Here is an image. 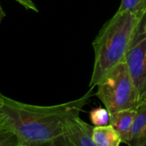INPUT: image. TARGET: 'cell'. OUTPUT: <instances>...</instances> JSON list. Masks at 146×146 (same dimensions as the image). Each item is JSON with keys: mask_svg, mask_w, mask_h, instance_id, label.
<instances>
[{"mask_svg": "<svg viewBox=\"0 0 146 146\" xmlns=\"http://www.w3.org/2000/svg\"><path fill=\"white\" fill-rule=\"evenodd\" d=\"M94 88L76 100L50 106L19 102L0 94V128L14 133L19 146L51 145L68 120L80 115Z\"/></svg>", "mask_w": 146, "mask_h": 146, "instance_id": "cell-1", "label": "cell"}, {"mask_svg": "<svg viewBox=\"0 0 146 146\" xmlns=\"http://www.w3.org/2000/svg\"><path fill=\"white\" fill-rule=\"evenodd\" d=\"M141 15L118 12L106 21L92 42L95 53L89 88H94L117 64L125 61L135 29Z\"/></svg>", "mask_w": 146, "mask_h": 146, "instance_id": "cell-2", "label": "cell"}, {"mask_svg": "<svg viewBox=\"0 0 146 146\" xmlns=\"http://www.w3.org/2000/svg\"><path fill=\"white\" fill-rule=\"evenodd\" d=\"M96 96L110 114L127 109H136L140 99L125 61L117 64L100 81Z\"/></svg>", "mask_w": 146, "mask_h": 146, "instance_id": "cell-3", "label": "cell"}, {"mask_svg": "<svg viewBox=\"0 0 146 146\" xmlns=\"http://www.w3.org/2000/svg\"><path fill=\"white\" fill-rule=\"evenodd\" d=\"M141 101H146V11L135 29L125 58Z\"/></svg>", "mask_w": 146, "mask_h": 146, "instance_id": "cell-4", "label": "cell"}, {"mask_svg": "<svg viewBox=\"0 0 146 146\" xmlns=\"http://www.w3.org/2000/svg\"><path fill=\"white\" fill-rule=\"evenodd\" d=\"M95 128L81 120L71 118L65 124L62 133L54 140L51 146H96L93 140Z\"/></svg>", "mask_w": 146, "mask_h": 146, "instance_id": "cell-5", "label": "cell"}, {"mask_svg": "<svg viewBox=\"0 0 146 146\" xmlns=\"http://www.w3.org/2000/svg\"><path fill=\"white\" fill-rule=\"evenodd\" d=\"M136 109H127L110 114V123L118 131L123 143L128 144L131 128L135 119Z\"/></svg>", "mask_w": 146, "mask_h": 146, "instance_id": "cell-6", "label": "cell"}, {"mask_svg": "<svg viewBox=\"0 0 146 146\" xmlns=\"http://www.w3.org/2000/svg\"><path fill=\"white\" fill-rule=\"evenodd\" d=\"M128 145L146 146V101L137 107Z\"/></svg>", "mask_w": 146, "mask_h": 146, "instance_id": "cell-7", "label": "cell"}, {"mask_svg": "<svg viewBox=\"0 0 146 146\" xmlns=\"http://www.w3.org/2000/svg\"><path fill=\"white\" fill-rule=\"evenodd\" d=\"M93 140L96 146H118L123 143L119 133L111 124L105 126H95Z\"/></svg>", "mask_w": 146, "mask_h": 146, "instance_id": "cell-8", "label": "cell"}, {"mask_svg": "<svg viewBox=\"0 0 146 146\" xmlns=\"http://www.w3.org/2000/svg\"><path fill=\"white\" fill-rule=\"evenodd\" d=\"M118 12L131 11L141 15L146 11V0H121Z\"/></svg>", "mask_w": 146, "mask_h": 146, "instance_id": "cell-9", "label": "cell"}, {"mask_svg": "<svg viewBox=\"0 0 146 146\" xmlns=\"http://www.w3.org/2000/svg\"><path fill=\"white\" fill-rule=\"evenodd\" d=\"M90 120L94 126H105L110 123V113L101 107L94 108L90 112Z\"/></svg>", "mask_w": 146, "mask_h": 146, "instance_id": "cell-10", "label": "cell"}, {"mask_svg": "<svg viewBox=\"0 0 146 146\" xmlns=\"http://www.w3.org/2000/svg\"><path fill=\"white\" fill-rule=\"evenodd\" d=\"M0 146H19V143L14 133L0 128Z\"/></svg>", "mask_w": 146, "mask_h": 146, "instance_id": "cell-11", "label": "cell"}, {"mask_svg": "<svg viewBox=\"0 0 146 146\" xmlns=\"http://www.w3.org/2000/svg\"><path fill=\"white\" fill-rule=\"evenodd\" d=\"M15 1L25 7L27 9L33 10L36 12H38V9L31 0H15Z\"/></svg>", "mask_w": 146, "mask_h": 146, "instance_id": "cell-12", "label": "cell"}]
</instances>
